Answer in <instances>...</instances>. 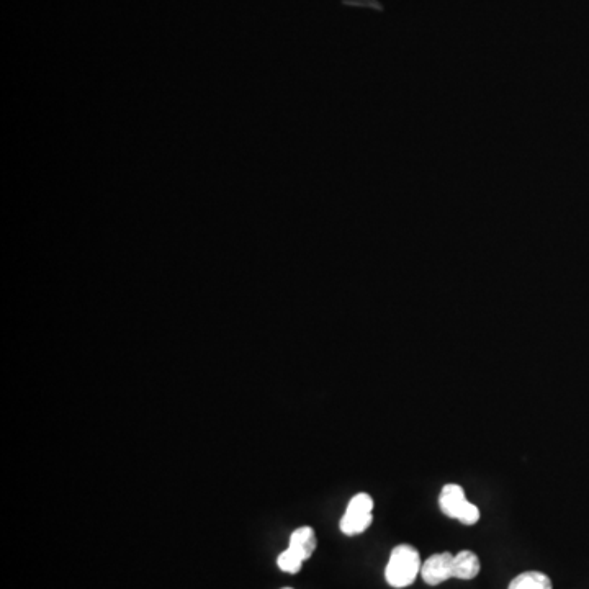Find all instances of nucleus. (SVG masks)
I'll return each instance as SVG.
<instances>
[{
    "label": "nucleus",
    "mask_w": 589,
    "mask_h": 589,
    "mask_svg": "<svg viewBox=\"0 0 589 589\" xmlns=\"http://www.w3.org/2000/svg\"><path fill=\"white\" fill-rule=\"evenodd\" d=\"M421 567L423 563H421L418 549H414L410 544L396 545L388 558L385 580L392 588H408L418 578Z\"/></svg>",
    "instance_id": "f257e3e1"
},
{
    "label": "nucleus",
    "mask_w": 589,
    "mask_h": 589,
    "mask_svg": "<svg viewBox=\"0 0 589 589\" xmlns=\"http://www.w3.org/2000/svg\"><path fill=\"white\" fill-rule=\"evenodd\" d=\"M439 506L447 518L457 519L465 526H475L482 514L475 504L470 503L465 496L462 486L457 483H447L439 495Z\"/></svg>",
    "instance_id": "f03ea898"
},
{
    "label": "nucleus",
    "mask_w": 589,
    "mask_h": 589,
    "mask_svg": "<svg viewBox=\"0 0 589 589\" xmlns=\"http://www.w3.org/2000/svg\"><path fill=\"white\" fill-rule=\"evenodd\" d=\"M421 576L429 586L441 585L454 578V555L449 552L431 555L421 567Z\"/></svg>",
    "instance_id": "7ed1b4c3"
},
{
    "label": "nucleus",
    "mask_w": 589,
    "mask_h": 589,
    "mask_svg": "<svg viewBox=\"0 0 589 589\" xmlns=\"http://www.w3.org/2000/svg\"><path fill=\"white\" fill-rule=\"evenodd\" d=\"M316 534L310 526L298 527L297 531L292 532L287 549L292 554L297 555L300 560L306 562L316 550Z\"/></svg>",
    "instance_id": "20e7f679"
},
{
    "label": "nucleus",
    "mask_w": 589,
    "mask_h": 589,
    "mask_svg": "<svg viewBox=\"0 0 589 589\" xmlns=\"http://www.w3.org/2000/svg\"><path fill=\"white\" fill-rule=\"evenodd\" d=\"M482 572V563L472 550H462L454 555V578L457 580H473Z\"/></svg>",
    "instance_id": "39448f33"
},
{
    "label": "nucleus",
    "mask_w": 589,
    "mask_h": 589,
    "mask_svg": "<svg viewBox=\"0 0 589 589\" xmlns=\"http://www.w3.org/2000/svg\"><path fill=\"white\" fill-rule=\"evenodd\" d=\"M372 521H374V514L349 513V511H346L341 518V522H339V529H341L344 536H359V534L369 529Z\"/></svg>",
    "instance_id": "423d86ee"
},
{
    "label": "nucleus",
    "mask_w": 589,
    "mask_h": 589,
    "mask_svg": "<svg viewBox=\"0 0 589 589\" xmlns=\"http://www.w3.org/2000/svg\"><path fill=\"white\" fill-rule=\"evenodd\" d=\"M508 589H552V581L542 572H524L509 583Z\"/></svg>",
    "instance_id": "0eeeda50"
},
{
    "label": "nucleus",
    "mask_w": 589,
    "mask_h": 589,
    "mask_svg": "<svg viewBox=\"0 0 589 589\" xmlns=\"http://www.w3.org/2000/svg\"><path fill=\"white\" fill-rule=\"evenodd\" d=\"M346 511H349V513L372 514V511H374V500H372V496L369 493H359V495L354 496L349 501Z\"/></svg>",
    "instance_id": "6e6552de"
},
{
    "label": "nucleus",
    "mask_w": 589,
    "mask_h": 589,
    "mask_svg": "<svg viewBox=\"0 0 589 589\" xmlns=\"http://www.w3.org/2000/svg\"><path fill=\"white\" fill-rule=\"evenodd\" d=\"M277 565H279V568L282 570V572L295 575V573H298L300 570H302L303 560H300L297 555L292 554V552L287 549L279 555V558H277Z\"/></svg>",
    "instance_id": "1a4fd4ad"
},
{
    "label": "nucleus",
    "mask_w": 589,
    "mask_h": 589,
    "mask_svg": "<svg viewBox=\"0 0 589 589\" xmlns=\"http://www.w3.org/2000/svg\"><path fill=\"white\" fill-rule=\"evenodd\" d=\"M282 589H293V588H282Z\"/></svg>",
    "instance_id": "9d476101"
}]
</instances>
